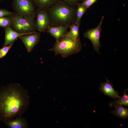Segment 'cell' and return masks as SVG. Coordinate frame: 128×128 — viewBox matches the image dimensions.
I'll return each instance as SVG.
<instances>
[{"label":"cell","mask_w":128,"mask_h":128,"mask_svg":"<svg viewBox=\"0 0 128 128\" xmlns=\"http://www.w3.org/2000/svg\"><path fill=\"white\" fill-rule=\"evenodd\" d=\"M14 12H10L4 9H0V17L7 16H9Z\"/></svg>","instance_id":"22"},{"label":"cell","mask_w":128,"mask_h":128,"mask_svg":"<svg viewBox=\"0 0 128 128\" xmlns=\"http://www.w3.org/2000/svg\"><path fill=\"white\" fill-rule=\"evenodd\" d=\"M9 16L12 21L10 27L16 32L27 34L36 32L37 29L35 18H26L14 12Z\"/></svg>","instance_id":"4"},{"label":"cell","mask_w":128,"mask_h":128,"mask_svg":"<svg viewBox=\"0 0 128 128\" xmlns=\"http://www.w3.org/2000/svg\"><path fill=\"white\" fill-rule=\"evenodd\" d=\"M76 9L59 0L46 10L51 26H69L75 23Z\"/></svg>","instance_id":"2"},{"label":"cell","mask_w":128,"mask_h":128,"mask_svg":"<svg viewBox=\"0 0 128 128\" xmlns=\"http://www.w3.org/2000/svg\"><path fill=\"white\" fill-rule=\"evenodd\" d=\"M127 90L124 91L123 95L120 98L110 102L109 106L111 107L123 105L128 106V95L126 94V92Z\"/></svg>","instance_id":"15"},{"label":"cell","mask_w":128,"mask_h":128,"mask_svg":"<svg viewBox=\"0 0 128 128\" xmlns=\"http://www.w3.org/2000/svg\"><path fill=\"white\" fill-rule=\"evenodd\" d=\"M68 26H50L46 31L49 33L55 39L56 41H60L66 36L69 32Z\"/></svg>","instance_id":"9"},{"label":"cell","mask_w":128,"mask_h":128,"mask_svg":"<svg viewBox=\"0 0 128 128\" xmlns=\"http://www.w3.org/2000/svg\"><path fill=\"white\" fill-rule=\"evenodd\" d=\"M10 128H26L29 127L26 120L21 117H19L11 120H8L4 122Z\"/></svg>","instance_id":"12"},{"label":"cell","mask_w":128,"mask_h":128,"mask_svg":"<svg viewBox=\"0 0 128 128\" xmlns=\"http://www.w3.org/2000/svg\"><path fill=\"white\" fill-rule=\"evenodd\" d=\"M98 0H84L81 4L87 9L96 2Z\"/></svg>","instance_id":"20"},{"label":"cell","mask_w":128,"mask_h":128,"mask_svg":"<svg viewBox=\"0 0 128 128\" xmlns=\"http://www.w3.org/2000/svg\"><path fill=\"white\" fill-rule=\"evenodd\" d=\"M106 82L101 84L99 90L105 95L116 99L120 98L121 96H119V92L113 88V85L110 81L106 78Z\"/></svg>","instance_id":"10"},{"label":"cell","mask_w":128,"mask_h":128,"mask_svg":"<svg viewBox=\"0 0 128 128\" xmlns=\"http://www.w3.org/2000/svg\"><path fill=\"white\" fill-rule=\"evenodd\" d=\"M104 18L102 17L98 26L96 28L87 30L83 34L84 37L89 39L92 42L95 51L99 53L100 48L101 46L100 42V37L102 30L101 25Z\"/></svg>","instance_id":"6"},{"label":"cell","mask_w":128,"mask_h":128,"mask_svg":"<svg viewBox=\"0 0 128 128\" xmlns=\"http://www.w3.org/2000/svg\"><path fill=\"white\" fill-rule=\"evenodd\" d=\"M13 44H11L3 47L0 49V51L1 53L2 58L5 56L11 48Z\"/></svg>","instance_id":"21"},{"label":"cell","mask_w":128,"mask_h":128,"mask_svg":"<svg viewBox=\"0 0 128 128\" xmlns=\"http://www.w3.org/2000/svg\"><path fill=\"white\" fill-rule=\"evenodd\" d=\"M114 110L111 111L110 113L116 116L123 119H127L128 117V109L123 105L114 107Z\"/></svg>","instance_id":"14"},{"label":"cell","mask_w":128,"mask_h":128,"mask_svg":"<svg viewBox=\"0 0 128 128\" xmlns=\"http://www.w3.org/2000/svg\"><path fill=\"white\" fill-rule=\"evenodd\" d=\"M29 105L28 91L19 84H10L0 89V120L21 117Z\"/></svg>","instance_id":"1"},{"label":"cell","mask_w":128,"mask_h":128,"mask_svg":"<svg viewBox=\"0 0 128 128\" xmlns=\"http://www.w3.org/2000/svg\"><path fill=\"white\" fill-rule=\"evenodd\" d=\"M41 34L39 32L23 35L19 38L22 41L27 52H31L39 41Z\"/></svg>","instance_id":"8"},{"label":"cell","mask_w":128,"mask_h":128,"mask_svg":"<svg viewBox=\"0 0 128 128\" xmlns=\"http://www.w3.org/2000/svg\"><path fill=\"white\" fill-rule=\"evenodd\" d=\"M76 9V18L75 23L77 25H80L81 18L86 12L87 9L81 3H79L77 5Z\"/></svg>","instance_id":"17"},{"label":"cell","mask_w":128,"mask_h":128,"mask_svg":"<svg viewBox=\"0 0 128 128\" xmlns=\"http://www.w3.org/2000/svg\"><path fill=\"white\" fill-rule=\"evenodd\" d=\"M12 20L9 17H0V27L6 28L10 27L12 23Z\"/></svg>","instance_id":"18"},{"label":"cell","mask_w":128,"mask_h":128,"mask_svg":"<svg viewBox=\"0 0 128 128\" xmlns=\"http://www.w3.org/2000/svg\"><path fill=\"white\" fill-rule=\"evenodd\" d=\"M36 14L37 19L35 23L37 29L40 32H44L50 25V18L47 11L37 9Z\"/></svg>","instance_id":"7"},{"label":"cell","mask_w":128,"mask_h":128,"mask_svg":"<svg viewBox=\"0 0 128 128\" xmlns=\"http://www.w3.org/2000/svg\"><path fill=\"white\" fill-rule=\"evenodd\" d=\"M79 25L76 24L75 23L69 26L70 30L68 34L71 38L75 39H80L79 28Z\"/></svg>","instance_id":"16"},{"label":"cell","mask_w":128,"mask_h":128,"mask_svg":"<svg viewBox=\"0 0 128 128\" xmlns=\"http://www.w3.org/2000/svg\"><path fill=\"white\" fill-rule=\"evenodd\" d=\"M1 0H0V1Z\"/></svg>","instance_id":"24"},{"label":"cell","mask_w":128,"mask_h":128,"mask_svg":"<svg viewBox=\"0 0 128 128\" xmlns=\"http://www.w3.org/2000/svg\"><path fill=\"white\" fill-rule=\"evenodd\" d=\"M5 41L3 47L13 44L15 41L20 36L28 34L18 33L13 30L10 27L5 28Z\"/></svg>","instance_id":"11"},{"label":"cell","mask_w":128,"mask_h":128,"mask_svg":"<svg viewBox=\"0 0 128 128\" xmlns=\"http://www.w3.org/2000/svg\"><path fill=\"white\" fill-rule=\"evenodd\" d=\"M82 48L80 39H74L67 34L60 41H56L53 47L49 50L54 52L55 55H60L65 58L78 53Z\"/></svg>","instance_id":"3"},{"label":"cell","mask_w":128,"mask_h":128,"mask_svg":"<svg viewBox=\"0 0 128 128\" xmlns=\"http://www.w3.org/2000/svg\"><path fill=\"white\" fill-rule=\"evenodd\" d=\"M2 58V56L1 55V53L0 51V58Z\"/></svg>","instance_id":"23"},{"label":"cell","mask_w":128,"mask_h":128,"mask_svg":"<svg viewBox=\"0 0 128 128\" xmlns=\"http://www.w3.org/2000/svg\"><path fill=\"white\" fill-rule=\"evenodd\" d=\"M66 4L69 6L76 8L78 4L82 0H59Z\"/></svg>","instance_id":"19"},{"label":"cell","mask_w":128,"mask_h":128,"mask_svg":"<svg viewBox=\"0 0 128 128\" xmlns=\"http://www.w3.org/2000/svg\"><path fill=\"white\" fill-rule=\"evenodd\" d=\"M12 6L15 13L26 18H35L36 7L31 0H13Z\"/></svg>","instance_id":"5"},{"label":"cell","mask_w":128,"mask_h":128,"mask_svg":"<svg viewBox=\"0 0 128 128\" xmlns=\"http://www.w3.org/2000/svg\"><path fill=\"white\" fill-rule=\"evenodd\" d=\"M37 9L47 10L52 7L59 0H31Z\"/></svg>","instance_id":"13"}]
</instances>
